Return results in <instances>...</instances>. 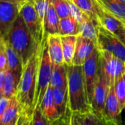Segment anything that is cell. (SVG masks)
Masks as SVG:
<instances>
[{"label":"cell","instance_id":"5","mask_svg":"<svg viewBox=\"0 0 125 125\" xmlns=\"http://www.w3.org/2000/svg\"><path fill=\"white\" fill-rule=\"evenodd\" d=\"M96 48L99 51H106L125 62V44L115 35L99 25Z\"/></svg>","mask_w":125,"mask_h":125},{"label":"cell","instance_id":"7","mask_svg":"<svg viewBox=\"0 0 125 125\" xmlns=\"http://www.w3.org/2000/svg\"><path fill=\"white\" fill-rule=\"evenodd\" d=\"M111 85L110 80L99 66L98 76L94 90L91 107L92 111L99 115L104 116L105 102Z\"/></svg>","mask_w":125,"mask_h":125},{"label":"cell","instance_id":"40","mask_svg":"<svg viewBox=\"0 0 125 125\" xmlns=\"http://www.w3.org/2000/svg\"><path fill=\"white\" fill-rule=\"evenodd\" d=\"M2 1H6V2H13V3H23L27 0H2Z\"/></svg>","mask_w":125,"mask_h":125},{"label":"cell","instance_id":"39","mask_svg":"<svg viewBox=\"0 0 125 125\" xmlns=\"http://www.w3.org/2000/svg\"><path fill=\"white\" fill-rule=\"evenodd\" d=\"M19 118H20V117H19ZM19 118H16V119L11 121L10 122H9V123H8V124H5V125H19Z\"/></svg>","mask_w":125,"mask_h":125},{"label":"cell","instance_id":"15","mask_svg":"<svg viewBox=\"0 0 125 125\" xmlns=\"http://www.w3.org/2000/svg\"><path fill=\"white\" fill-rule=\"evenodd\" d=\"M46 40L49 54L52 64H61L65 62L60 35L59 34L48 35Z\"/></svg>","mask_w":125,"mask_h":125},{"label":"cell","instance_id":"6","mask_svg":"<svg viewBox=\"0 0 125 125\" xmlns=\"http://www.w3.org/2000/svg\"><path fill=\"white\" fill-rule=\"evenodd\" d=\"M19 14L24 21L35 41L38 44H41L43 39L44 30L43 26L36 13L33 0H27L21 3Z\"/></svg>","mask_w":125,"mask_h":125},{"label":"cell","instance_id":"4","mask_svg":"<svg viewBox=\"0 0 125 125\" xmlns=\"http://www.w3.org/2000/svg\"><path fill=\"white\" fill-rule=\"evenodd\" d=\"M52 72V62L51 61L47 40L43 39L40 45L39 62L37 73V83L35 96V107L41 106L44 95L50 85Z\"/></svg>","mask_w":125,"mask_h":125},{"label":"cell","instance_id":"16","mask_svg":"<svg viewBox=\"0 0 125 125\" xmlns=\"http://www.w3.org/2000/svg\"><path fill=\"white\" fill-rule=\"evenodd\" d=\"M5 41L8 59V69L11 71V72L16 78V80L19 82H20L24 67L22 64V61L19 54H17V52L10 44V43L7 40H5Z\"/></svg>","mask_w":125,"mask_h":125},{"label":"cell","instance_id":"44","mask_svg":"<svg viewBox=\"0 0 125 125\" xmlns=\"http://www.w3.org/2000/svg\"><path fill=\"white\" fill-rule=\"evenodd\" d=\"M121 1H123L124 2H125V0H121Z\"/></svg>","mask_w":125,"mask_h":125},{"label":"cell","instance_id":"9","mask_svg":"<svg viewBox=\"0 0 125 125\" xmlns=\"http://www.w3.org/2000/svg\"><path fill=\"white\" fill-rule=\"evenodd\" d=\"M88 102L91 105L99 70V50L95 48L83 65Z\"/></svg>","mask_w":125,"mask_h":125},{"label":"cell","instance_id":"32","mask_svg":"<svg viewBox=\"0 0 125 125\" xmlns=\"http://www.w3.org/2000/svg\"><path fill=\"white\" fill-rule=\"evenodd\" d=\"M8 69V59L6 52L5 39L0 36V71H5Z\"/></svg>","mask_w":125,"mask_h":125},{"label":"cell","instance_id":"14","mask_svg":"<svg viewBox=\"0 0 125 125\" xmlns=\"http://www.w3.org/2000/svg\"><path fill=\"white\" fill-rule=\"evenodd\" d=\"M59 21L60 17L53 6L52 1L47 0V8L43 22V39H46L48 35L59 34Z\"/></svg>","mask_w":125,"mask_h":125},{"label":"cell","instance_id":"19","mask_svg":"<svg viewBox=\"0 0 125 125\" xmlns=\"http://www.w3.org/2000/svg\"><path fill=\"white\" fill-rule=\"evenodd\" d=\"M53 99L60 116H63L70 110L68 87L52 88Z\"/></svg>","mask_w":125,"mask_h":125},{"label":"cell","instance_id":"21","mask_svg":"<svg viewBox=\"0 0 125 125\" xmlns=\"http://www.w3.org/2000/svg\"><path fill=\"white\" fill-rule=\"evenodd\" d=\"M65 63L72 65L74 57L77 35H60Z\"/></svg>","mask_w":125,"mask_h":125},{"label":"cell","instance_id":"27","mask_svg":"<svg viewBox=\"0 0 125 125\" xmlns=\"http://www.w3.org/2000/svg\"><path fill=\"white\" fill-rule=\"evenodd\" d=\"M114 90L122 110L125 107V73L114 80Z\"/></svg>","mask_w":125,"mask_h":125},{"label":"cell","instance_id":"8","mask_svg":"<svg viewBox=\"0 0 125 125\" xmlns=\"http://www.w3.org/2000/svg\"><path fill=\"white\" fill-rule=\"evenodd\" d=\"M99 66L112 84L115 78L125 73V62L106 51H99Z\"/></svg>","mask_w":125,"mask_h":125},{"label":"cell","instance_id":"37","mask_svg":"<svg viewBox=\"0 0 125 125\" xmlns=\"http://www.w3.org/2000/svg\"><path fill=\"white\" fill-rule=\"evenodd\" d=\"M6 76V70L5 71H0V89L3 91V86Z\"/></svg>","mask_w":125,"mask_h":125},{"label":"cell","instance_id":"18","mask_svg":"<svg viewBox=\"0 0 125 125\" xmlns=\"http://www.w3.org/2000/svg\"><path fill=\"white\" fill-rule=\"evenodd\" d=\"M50 85L52 88L68 87V66L66 63L52 64Z\"/></svg>","mask_w":125,"mask_h":125},{"label":"cell","instance_id":"42","mask_svg":"<svg viewBox=\"0 0 125 125\" xmlns=\"http://www.w3.org/2000/svg\"><path fill=\"white\" fill-rule=\"evenodd\" d=\"M124 113H125V107H124ZM124 125H125V118H124Z\"/></svg>","mask_w":125,"mask_h":125},{"label":"cell","instance_id":"22","mask_svg":"<svg viewBox=\"0 0 125 125\" xmlns=\"http://www.w3.org/2000/svg\"><path fill=\"white\" fill-rule=\"evenodd\" d=\"M80 34V23L72 16L60 19V35H78Z\"/></svg>","mask_w":125,"mask_h":125},{"label":"cell","instance_id":"41","mask_svg":"<svg viewBox=\"0 0 125 125\" xmlns=\"http://www.w3.org/2000/svg\"><path fill=\"white\" fill-rule=\"evenodd\" d=\"M3 96H4V93L1 89H0V99H1Z\"/></svg>","mask_w":125,"mask_h":125},{"label":"cell","instance_id":"1","mask_svg":"<svg viewBox=\"0 0 125 125\" xmlns=\"http://www.w3.org/2000/svg\"><path fill=\"white\" fill-rule=\"evenodd\" d=\"M39 55L40 46L37 52L31 57L27 64L23 67L21 77L16 95L20 107V115L30 119H31L35 109L34 102Z\"/></svg>","mask_w":125,"mask_h":125},{"label":"cell","instance_id":"31","mask_svg":"<svg viewBox=\"0 0 125 125\" xmlns=\"http://www.w3.org/2000/svg\"><path fill=\"white\" fill-rule=\"evenodd\" d=\"M68 5H69V10L70 13V16H72L77 22L80 24L84 21L85 20L89 19L88 16L84 13L80 8H79L77 6H76L73 2H72L69 0H67Z\"/></svg>","mask_w":125,"mask_h":125},{"label":"cell","instance_id":"34","mask_svg":"<svg viewBox=\"0 0 125 125\" xmlns=\"http://www.w3.org/2000/svg\"><path fill=\"white\" fill-rule=\"evenodd\" d=\"M84 114L78 112H72L71 125H85Z\"/></svg>","mask_w":125,"mask_h":125},{"label":"cell","instance_id":"29","mask_svg":"<svg viewBox=\"0 0 125 125\" xmlns=\"http://www.w3.org/2000/svg\"><path fill=\"white\" fill-rule=\"evenodd\" d=\"M30 121L31 125H52V123L46 117L40 106L35 107Z\"/></svg>","mask_w":125,"mask_h":125},{"label":"cell","instance_id":"3","mask_svg":"<svg viewBox=\"0 0 125 125\" xmlns=\"http://www.w3.org/2000/svg\"><path fill=\"white\" fill-rule=\"evenodd\" d=\"M68 66V94L72 112L85 113L91 110L88 102L83 66Z\"/></svg>","mask_w":125,"mask_h":125},{"label":"cell","instance_id":"25","mask_svg":"<svg viewBox=\"0 0 125 125\" xmlns=\"http://www.w3.org/2000/svg\"><path fill=\"white\" fill-rule=\"evenodd\" d=\"M19 82L14 77L11 71L8 69H6V76L3 86V93L4 96L11 99L15 96L17 93V88Z\"/></svg>","mask_w":125,"mask_h":125},{"label":"cell","instance_id":"13","mask_svg":"<svg viewBox=\"0 0 125 125\" xmlns=\"http://www.w3.org/2000/svg\"><path fill=\"white\" fill-rule=\"evenodd\" d=\"M95 48H96V45L94 41L78 35L72 64L75 66H83Z\"/></svg>","mask_w":125,"mask_h":125},{"label":"cell","instance_id":"35","mask_svg":"<svg viewBox=\"0 0 125 125\" xmlns=\"http://www.w3.org/2000/svg\"><path fill=\"white\" fill-rule=\"evenodd\" d=\"M71 115L72 111L69 110L66 115L61 116L60 118L52 123V125H71Z\"/></svg>","mask_w":125,"mask_h":125},{"label":"cell","instance_id":"23","mask_svg":"<svg viewBox=\"0 0 125 125\" xmlns=\"http://www.w3.org/2000/svg\"><path fill=\"white\" fill-rule=\"evenodd\" d=\"M99 24H96L90 18L80 24V34L84 38L90 39L96 43L98 37Z\"/></svg>","mask_w":125,"mask_h":125},{"label":"cell","instance_id":"17","mask_svg":"<svg viewBox=\"0 0 125 125\" xmlns=\"http://www.w3.org/2000/svg\"><path fill=\"white\" fill-rule=\"evenodd\" d=\"M108 13L125 26V2L121 0H96Z\"/></svg>","mask_w":125,"mask_h":125},{"label":"cell","instance_id":"26","mask_svg":"<svg viewBox=\"0 0 125 125\" xmlns=\"http://www.w3.org/2000/svg\"><path fill=\"white\" fill-rule=\"evenodd\" d=\"M69 1L73 2L76 6L80 8L88 16V17L92 21L99 25L94 8V0H69Z\"/></svg>","mask_w":125,"mask_h":125},{"label":"cell","instance_id":"12","mask_svg":"<svg viewBox=\"0 0 125 125\" xmlns=\"http://www.w3.org/2000/svg\"><path fill=\"white\" fill-rule=\"evenodd\" d=\"M122 110H123L121 109L115 95L113 84H112L110 85L109 93L105 102L104 117L116 125H121V113Z\"/></svg>","mask_w":125,"mask_h":125},{"label":"cell","instance_id":"11","mask_svg":"<svg viewBox=\"0 0 125 125\" xmlns=\"http://www.w3.org/2000/svg\"><path fill=\"white\" fill-rule=\"evenodd\" d=\"M94 3L99 25L108 30L123 41L125 38V26L115 17L106 11L96 0H94Z\"/></svg>","mask_w":125,"mask_h":125},{"label":"cell","instance_id":"43","mask_svg":"<svg viewBox=\"0 0 125 125\" xmlns=\"http://www.w3.org/2000/svg\"><path fill=\"white\" fill-rule=\"evenodd\" d=\"M123 43L125 44V38H124V41H123Z\"/></svg>","mask_w":125,"mask_h":125},{"label":"cell","instance_id":"20","mask_svg":"<svg viewBox=\"0 0 125 125\" xmlns=\"http://www.w3.org/2000/svg\"><path fill=\"white\" fill-rule=\"evenodd\" d=\"M40 107L43 113L46 115V117L52 123H53L54 121H55L56 120L60 118L57 112V110L56 108V106L54 104V102L52 87L51 86V85L49 86Z\"/></svg>","mask_w":125,"mask_h":125},{"label":"cell","instance_id":"45","mask_svg":"<svg viewBox=\"0 0 125 125\" xmlns=\"http://www.w3.org/2000/svg\"><path fill=\"white\" fill-rule=\"evenodd\" d=\"M0 36H1V35H0Z\"/></svg>","mask_w":125,"mask_h":125},{"label":"cell","instance_id":"28","mask_svg":"<svg viewBox=\"0 0 125 125\" xmlns=\"http://www.w3.org/2000/svg\"><path fill=\"white\" fill-rule=\"evenodd\" d=\"M84 124L85 125H116L91 110L84 114Z\"/></svg>","mask_w":125,"mask_h":125},{"label":"cell","instance_id":"24","mask_svg":"<svg viewBox=\"0 0 125 125\" xmlns=\"http://www.w3.org/2000/svg\"><path fill=\"white\" fill-rule=\"evenodd\" d=\"M20 117V107L16 96H13L10 99V104L4 113L3 116L0 120V125H5L11 121Z\"/></svg>","mask_w":125,"mask_h":125},{"label":"cell","instance_id":"38","mask_svg":"<svg viewBox=\"0 0 125 125\" xmlns=\"http://www.w3.org/2000/svg\"><path fill=\"white\" fill-rule=\"evenodd\" d=\"M19 125H31V121L30 118H24L20 115L19 120Z\"/></svg>","mask_w":125,"mask_h":125},{"label":"cell","instance_id":"2","mask_svg":"<svg viewBox=\"0 0 125 125\" xmlns=\"http://www.w3.org/2000/svg\"><path fill=\"white\" fill-rule=\"evenodd\" d=\"M5 39L17 52L22 61L23 66L27 64L40 46L33 38L20 14L11 26Z\"/></svg>","mask_w":125,"mask_h":125},{"label":"cell","instance_id":"33","mask_svg":"<svg viewBox=\"0 0 125 125\" xmlns=\"http://www.w3.org/2000/svg\"><path fill=\"white\" fill-rule=\"evenodd\" d=\"M33 2L38 16L43 26L44 17L47 8V0H33Z\"/></svg>","mask_w":125,"mask_h":125},{"label":"cell","instance_id":"36","mask_svg":"<svg viewBox=\"0 0 125 125\" xmlns=\"http://www.w3.org/2000/svg\"><path fill=\"white\" fill-rule=\"evenodd\" d=\"M10 102V99H8L5 96H3L0 99V120L5 113L9 104Z\"/></svg>","mask_w":125,"mask_h":125},{"label":"cell","instance_id":"10","mask_svg":"<svg viewBox=\"0 0 125 125\" xmlns=\"http://www.w3.org/2000/svg\"><path fill=\"white\" fill-rule=\"evenodd\" d=\"M21 5L0 0V35L4 38L19 16Z\"/></svg>","mask_w":125,"mask_h":125},{"label":"cell","instance_id":"30","mask_svg":"<svg viewBox=\"0 0 125 125\" xmlns=\"http://www.w3.org/2000/svg\"><path fill=\"white\" fill-rule=\"evenodd\" d=\"M51 1L60 19L70 16L67 0H51Z\"/></svg>","mask_w":125,"mask_h":125}]
</instances>
